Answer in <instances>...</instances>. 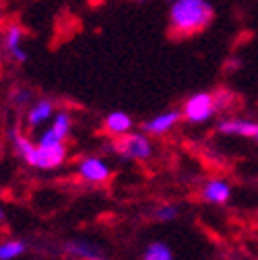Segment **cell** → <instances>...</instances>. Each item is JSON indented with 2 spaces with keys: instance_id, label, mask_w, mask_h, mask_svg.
<instances>
[{
  "instance_id": "cell-1",
  "label": "cell",
  "mask_w": 258,
  "mask_h": 260,
  "mask_svg": "<svg viewBox=\"0 0 258 260\" xmlns=\"http://www.w3.org/2000/svg\"><path fill=\"white\" fill-rule=\"evenodd\" d=\"M215 7L211 0H170L168 27L174 38L199 36L213 23Z\"/></svg>"
},
{
  "instance_id": "cell-2",
  "label": "cell",
  "mask_w": 258,
  "mask_h": 260,
  "mask_svg": "<svg viewBox=\"0 0 258 260\" xmlns=\"http://www.w3.org/2000/svg\"><path fill=\"white\" fill-rule=\"evenodd\" d=\"M9 141L15 149V153L25 161L29 168L34 170H56L60 168L64 161L69 157V149H67V143L62 145H40V143H34L29 137H25L17 126H13L9 130Z\"/></svg>"
},
{
  "instance_id": "cell-3",
  "label": "cell",
  "mask_w": 258,
  "mask_h": 260,
  "mask_svg": "<svg viewBox=\"0 0 258 260\" xmlns=\"http://www.w3.org/2000/svg\"><path fill=\"white\" fill-rule=\"evenodd\" d=\"M182 120L188 122V124H205L209 122L219 110V104H217V93L215 91H197L192 93L188 100L182 104Z\"/></svg>"
},
{
  "instance_id": "cell-4",
  "label": "cell",
  "mask_w": 258,
  "mask_h": 260,
  "mask_svg": "<svg viewBox=\"0 0 258 260\" xmlns=\"http://www.w3.org/2000/svg\"><path fill=\"white\" fill-rule=\"evenodd\" d=\"M114 151L128 161H147L153 157V143L147 133H126L114 139Z\"/></svg>"
},
{
  "instance_id": "cell-5",
  "label": "cell",
  "mask_w": 258,
  "mask_h": 260,
  "mask_svg": "<svg viewBox=\"0 0 258 260\" xmlns=\"http://www.w3.org/2000/svg\"><path fill=\"white\" fill-rule=\"evenodd\" d=\"M25 38L27 34L19 23H9L0 34V50L15 64H25L29 60V54L25 50Z\"/></svg>"
},
{
  "instance_id": "cell-6",
  "label": "cell",
  "mask_w": 258,
  "mask_h": 260,
  "mask_svg": "<svg viewBox=\"0 0 258 260\" xmlns=\"http://www.w3.org/2000/svg\"><path fill=\"white\" fill-rule=\"evenodd\" d=\"M73 130V116L69 110H58L54 114V118L50 120V126L44 130V133L40 135L38 143L40 145H62L67 143L69 135Z\"/></svg>"
},
{
  "instance_id": "cell-7",
  "label": "cell",
  "mask_w": 258,
  "mask_h": 260,
  "mask_svg": "<svg viewBox=\"0 0 258 260\" xmlns=\"http://www.w3.org/2000/svg\"><path fill=\"white\" fill-rule=\"evenodd\" d=\"M77 176L87 184H106L112 178V170L102 157L87 155L77 164Z\"/></svg>"
},
{
  "instance_id": "cell-8",
  "label": "cell",
  "mask_w": 258,
  "mask_h": 260,
  "mask_svg": "<svg viewBox=\"0 0 258 260\" xmlns=\"http://www.w3.org/2000/svg\"><path fill=\"white\" fill-rule=\"evenodd\" d=\"M217 130L225 137H240V139H252L258 143V122L246 120V118H223L217 124Z\"/></svg>"
},
{
  "instance_id": "cell-9",
  "label": "cell",
  "mask_w": 258,
  "mask_h": 260,
  "mask_svg": "<svg viewBox=\"0 0 258 260\" xmlns=\"http://www.w3.org/2000/svg\"><path fill=\"white\" fill-rule=\"evenodd\" d=\"M180 122H182V110H168L149 118L143 124V128L151 137H164V135H170Z\"/></svg>"
},
{
  "instance_id": "cell-10",
  "label": "cell",
  "mask_w": 258,
  "mask_h": 260,
  "mask_svg": "<svg viewBox=\"0 0 258 260\" xmlns=\"http://www.w3.org/2000/svg\"><path fill=\"white\" fill-rule=\"evenodd\" d=\"M56 112H58V110H56L54 102L48 100V97H40V100L31 102V106H29L27 112H25L27 128H29V130H36V128L48 124V122L54 118Z\"/></svg>"
},
{
  "instance_id": "cell-11",
  "label": "cell",
  "mask_w": 258,
  "mask_h": 260,
  "mask_svg": "<svg viewBox=\"0 0 258 260\" xmlns=\"http://www.w3.org/2000/svg\"><path fill=\"white\" fill-rule=\"evenodd\" d=\"M201 197L209 205H225L232 199V186L223 178H213L207 180L201 188Z\"/></svg>"
},
{
  "instance_id": "cell-12",
  "label": "cell",
  "mask_w": 258,
  "mask_h": 260,
  "mask_svg": "<svg viewBox=\"0 0 258 260\" xmlns=\"http://www.w3.org/2000/svg\"><path fill=\"white\" fill-rule=\"evenodd\" d=\"M133 124H135L133 118L128 116L126 112H120V110H114V112H110L104 118V130L110 137H114V139H118V137H122L126 133H131Z\"/></svg>"
},
{
  "instance_id": "cell-13",
  "label": "cell",
  "mask_w": 258,
  "mask_h": 260,
  "mask_svg": "<svg viewBox=\"0 0 258 260\" xmlns=\"http://www.w3.org/2000/svg\"><path fill=\"white\" fill-rule=\"evenodd\" d=\"M64 250H67L69 256L77 258V260H91L98 256V248H95L91 242L87 240H73L64 244Z\"/></svg>"
},
{
  "instance_id": "cell-14",
  "label": "cell",
  "mask_w": 258,
  "mask_h": 260,
  "mask_svg": "<svg viewBox=\"0 0 258 260\" xmlns=\"http://www.w3.org/2000/svg\"><path fill=\"white\" fill-rule=\"evenodd\" d=\"M143 260H174V252L166 242H151L143 252Z\"/></svg>"
},
{
  "instance_id": "cell-15",
  "label": "cell",
  "mask_w": 258,
  "mask_h": 260,
  "mask_svg": "<svg viewBox=\"0 0 258 260\" xmlns=\"http://www.w3.org/2000/svg\"><path fill=\"white\" fill-rule=\"evenodd\" d=\"M27 244L23 240H3L0 242V260H15L25 254Z\"/></svg>"
},
{
  "instance_id": "cell-16",
  "label": "cell",
  "mask_w": 258,
  "mask_h": 260,
  "mask_svg": "<svg viewBox=\"0 0 258 260\" xmlns=\"http://www.w3.org/2000/svg\"><path fill=\"white\" fill-rule=\"evenodd\" d=\"M31 100H34V91L27 89V87H17V89H13V93H11V104H13L15 108H19V110L29 108V106H31Z\"/></svg>"
},
{
  "instance_id": "cell-17",
  "label": "cell",
  "mask_w": 258,
  "mask_h": 260,
  "mask_svg": "<svg viewBox=\"0 0 258 260\" xmlns=\"http://www.w3.org/2000/svg\"><path fill=\"white\" fill-rule=\"evenodd\" d=\"M178 215H180V209L176 207V205H159L157 209H155V219L157 221H161V223H168V221H174V219H178Z\"/></svg>"
},
{
  "instance_id": "cell-18",
  "label": "cell",
  "mask_w": 258,
  "mask_h": 260,
  "mask_svg": "<svg viewBox=\"0 0 258 260\" xmlns=\"http://www.w3.org/2000/svg\"><path fill=\"white\" fill-rule=\"evenodd\" d=\"M217 93V104H219V110L225 112V110H230L234 106V95L230 91H215Z\"/></svg>"
},
{
  "instance_id": "cell-19",
  "label": "cell",
  "mask_w": 258,
  "mask_h": 260,
  "mask_svg": "<svg viewBox=\"0 0 258 260\" xmlns=\"http://www.w3.org/2000/svg\"><path fill=\"white\" fill-rule=\"evenodd\" d=\"M5 221V213H3V209H0V223Z\"/></svg>"
},
{
  "instance_id": "cell-20",
  "label": "cell",
  "mask_w": 258,
  "mask_h": 260,
  "mask_svg": "<svg viewBox=\"0 0 258 260\" xmlns=\"http://www.w3.org/2000/svg\"><path fill=\"white\" fill-rule=\"evenodd\" d=\"M91 260H106V258H100V256H95V258H91Z\"/></svg>"
},
{
  "instance_id": "cell-21",
  "label": "cell",
  "mask_w": 258,
  "mask_h": 260,
  "mask_svg": "<svg viewBox=\"0 0 258 260\" xmlns=\"http://www.w3.org/2000/svg\"><path fill=\"white\" fill-rule=\"evenodd\" d=\"M137 3H147V0H137Z\"/></svg>"
}]
</instances>
